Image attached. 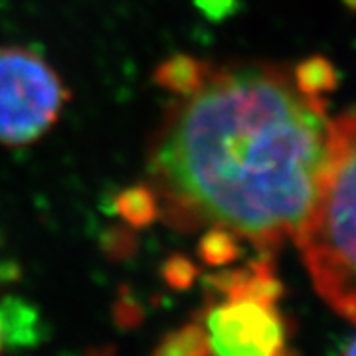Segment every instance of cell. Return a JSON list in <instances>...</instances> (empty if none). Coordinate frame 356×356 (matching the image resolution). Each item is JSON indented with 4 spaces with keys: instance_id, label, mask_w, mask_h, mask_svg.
<instances>
[{
    "instance_id": "obj_8",
    "label": "cell",
    "mask_w": 356,
    "mask_h": 356,
    "mask_svg": "<svg viewBox=\"0 0 356 356\" xmlns=\"http://www.w3.org/2000/svg\"><path fill=\"white\" fill-rule=\"evenodd\" d=\"M200 254L214 266L232 264L240 255V242L224 229H210L200 243Z\"/></svg>"
},
{
    "instance_id": "obj_4",
    "label": "cell",
    "mask_w": 356,
    "mask_h": 356,
    "mask_svg": "<svg viewBox=\"0 0 356 356\" xmlns=\"http://www.w3.org/2000/svg\"><path fill=\"white\" fill-rule=\"evenodd\" d=\"M67 99L46 60L26 48H0V145L22 147L46 135Z\"/></svg>"
},
{
    "instance_id": "obj_9",
    "label": "cell",
    "mask_w": 356,
    "mask_h": 356,
    "mask_svg": "<svg viewBox=\"0 0 356 356\" xmlns=\"http://www.w3.org/2000/svg\"><path fill=\"white\" fill-rule=\"evenodd\" d=\"M341 356H356V337L350 341V343L346 344V346H344L343 355Z\"/></svg>"
},
{
    "instance_id": "obj_2",
    "label": "cell",
    "mask_w": 356,
    "mask_h": 356,
    "mask_svg": "<svg viewBox=\"0 0 356 356\" xmlns=\"http://www.w3.org/2000/svg\"><path fill=\"white\" fill-rule=\"evenodd\" d=\"M295 242L318 295L356 323V107L332 119L315 202Z\"/></svg>"
},
{
    "instance_id": "obj_1",
    "label": "cell",
    "mask_w": 356,
    "mask_h": 356,
    "mask_svg": "<svg viewBox=\"0 0 356 356\" xmlns=\"http://www.w3.org/2000/svg\"><path fill=\"white\" fill-rule=\"evenodd\" d=\"M329 62L208 74L166 123L153 175L180 216L261 254L295 240L329 151Z\"/></svg>"
},
{
    "instance_id": "obj_6",
    "label": "cell",
    "mask_w": 356,
    "mask_h": 356,
    "mask_svg": "<svg viewBox=\"0 0 356 356\" xmlns=\"http://www.w3.org/2000/svg\"><path fill=\"white\" fill-rule=\"evenodd\" d=\"M153 356H208V344L200 323H188L168 332Z\"/></svg>"
},
{
    "instance_id": "obj_3",
    "label": "cell",
    "mask_w": 356,
    "mask_h": 356,
    "mask_svg": "<svg viewBox=\"0 0 356 356\" xmlns=\"http://www.w3.org/2000/svg\"><path fill=\"white\" fill-rule=\"evenodd\" d=\"M216 297L202 327L208 356H297L293 329L281 309V283L266 257L212 280Z\"/></svg>"
},
{
    "instance_id": "obj_5",
    "label": "cell",
    "mask_w": 356,
    "mask_h": 356,
    "mask_svg": "<svg viewBox=\"0 0 356 356\" xmlns=\"http://www.w3.org/2000/svg\"><path fill=\"white\" fill-rule=\"evenodd\" d=\"M206 76L208 74L204 72L200 62L192 60L188 56H178V58H172V60H168L161 65L156 79L165 88L178 91L182 95H188L202 83Z\"/></svg>"
},
{
    "instance_id": "obj_7",
    "label": "cell",
    "mask_w": 356,
    "mask_h": 356,
    "mask_svg": "<svg viewBox=\"0 0 356 356\" xmlns=\"http://www.w3.org/2000/svg\"><path fill=\"white\" fill-rule=\"evenodd\" d=\"M117 210L133 226H145L156 214L153 194L147 188H140V186L123 192L117 198Z\"/></svg>"
}]
</instances>
